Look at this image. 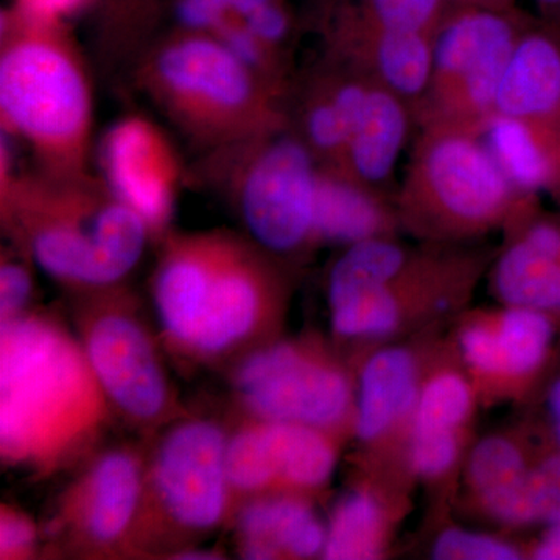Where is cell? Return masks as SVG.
Returning <instances> with one entry per match:
<instances>
[{
  "label": "cell",
  "mask_w": 560,
  "mask_h": 560,
  "mask_svg": "<svg viewBox=\"0 0 560 560\" xmlns=\"http://www.w3.org/2000/svg\"><path fill=\"white\" fill-rule=\"evenodd\" d=\"M117 422L75 330L47 313L0 323V459L49 480L79 467Z\"/></svg>",
  "instance_id": "6da1fadb"
},
{
  "label": "cell",
  "mask_w": 560,
  "mask_h": 560,
  "mask_svg": "<svg viewBox=\"0 0 560 560\" xmlns=\"http://www.w3.org/2000/svg\"><path fill=\"white\" fill-rule=\"evenodd\" d=\"M158 335L179 370L230 368L271 341L282 287L270 264L223 234L173 238L151 283Z\"/></svg>",
  "instance_id": "7a4b0ae2"
},
{
  "label": "cell",
  "mask_w": 560,
  "mask_h": 560,
  "mask_svg": "<svg viewBox=\"0 0 560 560\" xmlns=\"http://www.w3.org/2000/svg\"><path fill=\"white\" fill-rule=\"evenodd\" d=\"M231 427L184 412L145 441V486L136 558H173L231 522Z\"/></svg>",
  "instance_id": "3957f363"
},
{
  "label": "cell",
  "mask_w": 560,
  "mask_h": 560,
  "mask_svg": "<svg viewBox=\"0 0 560 560\" xmlns=\"http://www.w3.org/2000/svg\"><path fill=\"white\" fill-rule=\"evenodd\" d=\"M73 330L119 422L149 441L186 410L164 348L138 302L120 287L80 294Z\"/></svg>",
  "instance_id": "277c9868"
},
{
  "label": "cell",
  "mask_w": 560,
  "mask_h": 560,
  "mask_svg": "<svg viewBox=\"0 0 560 560\" xmlns=\"http://www.w3.org/2000/svg\"><path fill=\"white\" fill-rule=\"evenodd\" d=\"M400 194L405 217L425 231L471 234L510 215L518 190L481 132L420 124Z\"/></svg>",
  "instance_id": "5b68a950"
},
{
  "label": "cell",
  "mask_w": 560,
  "mask_h": 560,
  "mask_svg": "<svg viewBox=\"0 0 560 560\" xmlns=\"http://www.w3.org/2000/svg\"><path fill=\"white\" fill-rule=\"evenodd\" d=\"M16 230L40 270L80 294L119 287L139 264L150 234L142 217L116 197L21 206Z\"/></svg>",
  "instance_id": "8992f818"
},
{
  "label": "cell",
  "mask_w": 560,
  "mask_h": 560,
  "mask_svg": "<svg viewBox=\"0 0 560 560\" xmlns=\"http://www.w3.org/2000/svg\"><path fill=\"white\" fill-rule=\"evenodd\" d=\"M143 486L145 441L102 445L58 497L43 539L79 558H136Z\"/></svg>",
  "instance_id": "52a82bcc"
},
{
  "label": "cell",
  "mask_w": 560,
  "mask_h": 560,
  "mask_svg": "<svg viewBox=\"0 0 560 560\" xmlns=\"http://www.w3.org/2000/svg\"><path fill=\"white\" fill-rule=\"evenodd\" d=\"M521 35L504 10L460 7L434 36L433 75L415 108L420 124L485 132Z\"/></svg>",
  "instance_id": "ba28073f"
},
{
  "label": "cell",
  "mask_w": 560,
  "mask_h": 560,
  "mask_svg": "<svg viewBox=\"0 0 560 560\" xmlns=\"http://www.w3.org/2000/svg\"><path fill=\"white\" fill-rule=\"evenodd\" d=\"M226 371L241 418L301 423L330 433L352 400L345 372L301 342H264Z\"/></svg>",
  "instance_id": "9c48e42d"
},
{
  "label": "cell",
  "mask_w": 560,
  "mask_h": 560,
  "mask_svg": "<svg viewBox=\"0 0 560 560\" xmlns=\"http://www.w3.org/2000/svg\"><path fill=\"white\" fill-rule=\"evenodd\" d=\"M0 106L10 127L54 153L75 150L90 124V92L79 66L57 43L39 36L3 51Z\"/></svg>",
  "instance_id": "30bf717a"
},
{
  "label": "cell",
  "mask_w": 560,
  "mask_h": 560,
  "mask_svg": "<svg viewBox=\"0 0 560 560\" xmlns=\"http://www.w3.org/2000/svg\"><path fill=\"white\" fill-rule=\"evenodd\" d=\"M335 466L337 448L329 431L250 418L231 427L226 470L234 506L270 493L318 490Z\"/></svg>",
  "instance_id": "8fae6325"
},
{
  "label": "cell",
  "mask_w": 560,
  "mask_h": 560,
  "mask_svg": "<svg viewBox=\"0 0 560 560\" xmlns=\"http://www.w3.org/2000/svg\"><path fill=\"white\" fill-rule=\"evenodd\" d=\"M319 171L304 140L279 138L257 154L243 180L241 206L250 237L271 254H291L315 238Z\"/></svg>",
  "instance_id": "7c38bea8"
},
{
  "label": "cell",
  "mask_w": 560,
  "mask_h": 560,
  "mask_svg": "<svg viewBox=\"0 0 560 560\" xmlns=\"http://www.w3.org/2000/svg\"><path fill=\"white\" fill-rule=\"evenodd\" d=\"M158 79L179 105L213 116H235L256 102L248 66L221 40L180 39L156 62Z\"/></svg>",
  "instance_id": "4fadbf2b"
},
{
  "label": "cell",
  "mask_w": 560,
  "mask_h": 560,
  "mask_svg": "<svg viewBox=\"0 0 560 560\" xmlns=\"http://www.w3.org/2000/svg\"><path fill=\"white\" fill-rule=\"evenodd\" d=\"M103 164L117 200L130 206L150 232L167 226L173 208V167L156 130L145 121H120L103 143Z\"/></svg>",
  "instance_id": "5bb4252c"
},
{
  "label": "cell",
  "mask_w": 560,
  "mask_h": 560,
  "mask_svg": "<svg viewBox=\"0 0 560 560\" xmlns=\"http://www.w3.org/2000/svg\"><path fill=\"white\" fill-rule=\"evenodd\" d=\"M337 51L346 68L399 95L412 113L429 92L433 36L386 31L352 14L338 32Z\"/></svg>",
  "instance_id": "9a60e30c"
},
{
  "label": "cell",
  "mask_w": 560,
  "mask_h": 560,
  "mask_svg": "<svg viewBox=\"0 0 560 560\" xmlns=\"http://www.w3.org/2000/svg\"><path fill=\"white\" fill-rule=\"evenodd\" d=\"M242 559H308L323 556L327 529L296 493H270L242 501L231 517Z\"/></svg>",
  "instance_id": "2e32d148"
},
{
  "label": "cell",
  "mask_w": 560,
  "mask_h": 560,
  "mask_svg": "<svg viewBox=\"0 0 560 560\" xmlns=\"http://www.w3.org/2000/svg\"><path fill=\"white\" fill-rule=\"evenodd\" d=\"M412 114L410 103L372 83L348 147L330 171L377 190L393 176L407 145Z\"/></svg>",
  "instance_id": "e0dca14e"
},
{
  "label": "cell",
  "mask_w": 560,
  "mask_h": 560,
  "mask_svg": "<svg viewBox=\"0 0 560 560\" xmlns=\"http://www.w3.org/2000/svg\"><path fill=\"white\" fill-rule=\"evenodd\" d=\"M552 341V326L544 312L511 307L495 327H469L460 348L471 368L489 375L523 377L544 363Z\"/></svg>",
  "instance_id": "ac0fdd59"
},
{
  "label": "cell",
  "mask_w": 560,
  "mask_h": 560,
  "mask_svg": "<svg viewBox=\"0 0 560 560\" xmlns=\"http://www.w3.org/2000/svg\"><path fill=\"white\" fill-rule=\"evenodd\" d=\"M495 289L511 307L560 311V228L530 226L495 268Z\"/></svg>",
  "instance_id": "d6986e66"
},
{
  "label": "cell",
  "mask_w": 560,
  "mask_h": 560,
  "mask_svg": "<svg viewBox=\"0 0 560 560\" xmlns=\"http://www.w3.org/2000/svg\"><path fill=\"white\" fill-rule=\"evenodd\" d=\"M560 109V49L540 33L521 35L500 81L495 113L534 124Z\"/></svg>",
  "instance_id": "ffe728a7"
},
{
  "label": "cell",
  "mask_w": 560,
  "mask_h": 560,
  "mask_svg": "<svg viewBox=\"0 0 560 560\" xmlns=\"http://www.w3.org/2000/svg\"><path fill=\"white\" fill-rule=\"evenodd\" d=\"M418 401V366L405 349L372 355L360 378L355 430L361 441H374Z\"/></svg>",
  "instance_id": "44dd1931"
},
{
  "label": "cell",
  "mask_w": 560,
  "mask_h": 560,
  "mask_svg": "<svg viewBox=\"0 0 560 560\" xmlns=\"http://www.w3.org/2000/svg\"><path fill=\"white\" fill-rule=\"evenodd\" d=\"M388 213L375 190L340 173L319 171L315 202V238L353 245L381 237Z\"/></svg>",
  "instance_id": "7402d4cb"
},
{
  "label": "cell",
  "mask_w": 560,
  "mask_h": 560,
  "mask_svg": "<svg viewBox=\"0 0 560 560\" xmlns=\"http://www.w3.org/2000/svg\"><path fill=\"white\" fill-rule=\"evenodd\" d=\"M371 84L366 77L346 68L319 86L305 106L304 142L313 156L318 154L327 162L326 168L340 162Z\"/></svg>",
  "instance_id": "603a6c76"
},
{
  "label": "cell",
  "mask_w": 560,
  "mask_h": 560,
  "mask_svg": "<svg viewBox=\"0 0 560 560\" xmlns=\"http://www.w3.org/2000/svg\"><path fill=\"white\" fill-rule=\"evenodd\" d=\"M470 481L486 510L510 525H528L529 469L521 451L504 438H488L475 447Z\"/></svg>",
  "instance_id": "cb8c5ba5"
},
{
  "label": "cell",
  "mask_w": 560,
  "mask_h": 560,
  "mask_svg": "<svg viewBox=\"0 0 560 560\" xmlns=\"http://www.w3.org/2000/svg\"><path fill=\"white\" fill-rule=\"evenodd\" d=\"M482 138L501 171L523 194L540 189L551 179V158L540 138L539 124L495 113Z\"/></svg>",
  "instance_id": "d4e9b609"
},
{
  "label": "cell",
  "mask_w": 560,
  "mask_h": 560,
  "mask_svg": "<svg viewBox=\"0 0 560 560\" xmlns=\"http://www.w3.org/2000/svg\"><path fill=\"white\" fill-rule=\"evenodd\" d=\"M407 267V253L394 242L374 237L353 243L331 268L329 305L372 287L390 285Z\"/></svg>",
  "instance_id": "484cf974"
},
{
  "label": "cell",
  "mask_w": 560,
  "mask_h": 560,
  "mask_svg": "<svg viewBox=\"0 0 560 560\" xmlns=\"http://www.w3.org/2000/svg\"><path fill=\"white\" fill-rule=\"evenodd\" d=\"M383 514L370 492H350L331 512L323 558L374 559L381 552Z\"/></svg>",
  "instance_id": "4316f807"
},
{
  "label": "cell",
  "mask_w": 560,
  "mask_h": 560,
  "mask_svg": "<svg viewBox=\"0 0 560 560\" xmlns=\"http://www.w3.org/2000/svg\"><path fill=\"white\" fill-rule=\"evenodd\" d=\"M329 307L331 327L345 338L381 337L399 323L400 305L394 283L359 291Z\"/></svg>",
  "instance_id": "83f0119b"
},
{
  "label": "cell",
  "mask_w": 560,
  "mask_h": 560,
  "mask_svg": "<svg viewBox=\"0 0 560 560\" xmlns=\"http://www.w3.org/2000/svg\"><path fill=\"white\" fill-rule=\"evenodd\" d=\"M469 385L456 374H442L422 389L416 401L412 433L456 431L469 416Z\"/></svg>",
  "instance_id": "f1b7e54d"
},
{
  "label": "cell",
  "mask_w": 560,
  "mask_h": 560,
  "mask_svg": "<svg viewBox=\"0 0 560 560\" xmlns=\"http://www.w3.org/2000/svg\"><path fill=\"white\" fill-rule=\"evenodd\" d=\"M448 0H363L355 16L386 31L436 36Z\"/></svg>",
  "instance_id": "f546056e"
},
{
  "label": "cell",
  "mask_w": 560,
  "mask_h": 560,
  "mask_svg": "<svg viewBox=\"0 0 560 560\" xmlns=\"http://www.w3.org/2000/svg\"><path fill=\"white\" fill-rule=\"evenodd\" d=\"M433 558L440 560H515L518 551L510 544L467 533L463 529H448L441 534L433 548Z\"/></svg>",
  "instance_id": "4dcf8cb0"
},
{
  "label": "cell",
  "mask_w": 560,
  "mask_h": 560,
  "mask_svg": "<svg viewBox=\"0 0 560 560\" xmlns=\"http://www.w3.org/2000/svg\"><path fill=\"white\" fill-rule=\"evenodd\" d=\"M526 500L530 523L560 522V455L548 456L529 469Z\"/></svg>",
  "instance_id": "1f68e13d"
},
{
  "label": "cell",
  "mask_w": 560,
  "mask_h": 560,
  "mask_svg": "<svg viewBox=\"0 0 560 560\" xmlns=\"http://www.w3.org/2000/svg\"><path fill=\"white\" fill-rule=\"evenodd\" d=\"M458 456L456 431L412 433L410 459L412 469L422 477H440L451 469Z\"/></svg>",
  "instance_id": "d6a6232c"
},
{
  "label": "cell",
  "mask_w": 560,
  "mask_h": 560,
  "mask_svg": "<svg viewBox=\"0 0 560 560\" xmlns=\"http://www.w3.org/2000/svg\"><path fill=\"white\" fill-rule=\"evenodd\" d=\"M43 529L25 512L2 504L0 508V559H32L38 552Z\"/></svg>",
  "instance_id": "836d02e7"
},
{
  "label": "cell",
  "mask_w": 560,
  "mask_h": 560,
  "mask_svg": "<svg viewBox=\"0 0 560 560\" xmlns=\"http://www.w3.org/2000/svg\"><path fill=\"white\" fill-rule=\"evenodd\" d=\"M33 280L20 261H2L0 267V323L20 318L31 312Z\"/></svg>",
  "instance_id": "e575fe53"
},
{
  "label": "cell",
  "mask_w": 560,
  "mask_h": 560,
  "mask_svg": "<svg viewBox=\"0 0 560 560\" xmlns=\"http://www.w3.org/2000/svg\"><path fill=\"white\" fill-rule=\"evenodd\" d=\"M221 43L228 47L249 69H261L267 66V44L261 43L248 27L230 25L226 21L219 25Z\"/></svg>",
  "instance_id": "d590c367"
},
{
  "label": "cell",
  "mask_w": 560,
  "mask_h": 560,
  "mask_svg": "<svg viewBox=\"0 0 560 560\" xmlns=\"http://www.w3.org/2000/svg\"><path fill=\"white\" fill-rule=\"evenodd\" d=\"M245 25L267 46L282 43L290 27L285 11L280 9L276 0L265 3L259 10L254 11L250 16L246 18Z\"/></svg>",
  "instance_id": "8d00e7d4"
},
{
  "label": "cell",
  "mask_w": 560,
  "mask_h": 560,
  "mask_svg": "<svg viewBox=\"0 0 560 560\" xmlns=\"http://www.w3.org/2000/svg\"><path fill=\"white\" fill-rule=\"evenodd\" d=\"M231 10V0H180L178 16L190 28H217Z\"/></svg>",
  "instance_id": "74e56055"
},
{
  "label": "cell",
  "mask_w": 560,
  "mask_h": 560,
  "mask_svg": "<svg viewBox=\"0 0 560 560\" xmlns=\"http://www.w3.org/2000/svg\"><path fill=\"white\" fill-rule=\"evenodd\" d=\"M81 2L83 0H25V5H27L33 16L49 20V18L69 13Z\"/></svg>",
  "instance_id": "f35d334b"
},
{
  "label": "cell",
  "mask_w": 560,
  "mask_h": 560,
  "mask_svg": "<svg viewBox=\"0 0 560 560\" xmlns=\"http://www.w3.org/2000/svg\"><path fill=\"white\" fill-rule=\"evenodd\" d=\"M534 558L540 560H560V522L551 525L547 536L544 537Z\"/></svg>",
  "instance_id": "ab89813d"
},
{
  "label": "cell",
  "mask_w": 560,
  "mask_h": 560,
  "mask_svg": "<svg viewBox=\"0 0 560 560\" xmlns=\"http://www.w3.org/2000/svg\"><path fill=\"white\" fill-rule=\"evenodd\" d=\"M224 556H221V552L215 550H209V548L200 547H191L187 548V550H183L176 552L172 559H183V560H212V559H223Z\"/></svg>",
  "instance_id": "60d3db41"
},
{
  "label": "cell",
  "mask_w": 560,
  "mask_h": 560,
  "mask_svg": "<svg viewBox=\"0 0 560 560\" xmlns=\"http://www.w3.org/2000/svg\"><path fill=\"white\" fill-rule=\"evenodd\" d=\"M460 7H480V9L506 10L510 0H452Z\"/></svg>",
  "instance_id": "b9f144b4"
},
{
  "label": "cell",
  "mask_w": 560,
  "mask_h": 560,
  "mask_svg": "<svg viewBox=\"0 0 560 560\" xmlns=\"http://www.w3.org/2000/svg\"><path fill=\"white\" fill-rule=\"evenodd\" d=\"M550 410L555 419L556 433L560 441V381L555 383L550 393Z\"/></svg>",
  "instance_id": "7bdbcfd3"
},
{
  "label": "cell",
  "mask_w": 560,
  "mask_h": 560,
  "mask_svg": "<svg viewBox=\"0 0 560 560\" xmlns=\"http://www.w3.org/2000/svg\"><path fill=\"white\" fill-rule=\"evenodd\" d=\"M540 3H544V5H560V0H539Z\"/></svg>",
  "instance_id": "ee69618b"
}]
</instances>
